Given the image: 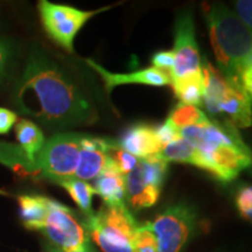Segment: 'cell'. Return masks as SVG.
Listing matches in <instances>:
<instances>
[{
    "mask_svg": "<svg viewBox=\"0 0 252 252\" xmlns=\"http://www.w3.org/2000/svg\"><path fill=\"white\" fill-rule=\"evenodd\" d=\"M11 97L20 115L52 130L97 121L96 109L74 78L40 49L28 54Z\"/></svg>",
    "mask_w": 252,
    "mask_h": 252,
    "instance_id": "cell-1",
    "label": "cell"
},
{
    "mask_svg": "<svg viewBox=\"0 0 252 252\" xmlns=\"http://www.w3.org/2000/svg\"><path fill=\"white\" fill-rule=\"evenodd\" d=\"M176 131L210 162L217 180H235L239 173L252 166V150L242 139L237 127L228 122L210 119L203 112L193 124Z\"/></svg>",
    "mask_w": 252,
    "mask_h": 252,
    "instance_id": "cell-2",
    "label": "cell"
},
{
    "mask_svg": "<svg viewBox=\"0 0 252 252\" xmlns=\"http://www.w3.org/2000/svg\"><path fill=\"white\" fill-rule=\"evenodd\" d=\"M203 13L220 72L242 87V72L252 65V31L234 11L220 2L204 4Z\"/></svg>",
    "mask_w": 252,
    "mask_h": 252,
    "instance_id": "cell-3",
    "label": "cell"
},
{
    "mask_svg": "<svg viewBox=\"0 0 252 252\" xmlns=\"http://www.w3.org/2000/svg\"><path fill=\"white\" fill-rule=\"evenodd\" d=\"M174 67L171 86L181 103L189 105L202 104V61L195 35V24L190 11L181 12L174 26Z\"/></svg>",
    "mask_w": 252,
    "mask_h": 252,
    "instance_id": "cell-4",
    "label": "cell"
},
{
    "mask_svg": "<svg viewBox=\"0 0 252 252\" xmlns=\"http://www.w3.org/2000/svg\"><path fill=\"white\" fill-rule=\"evenodd\" d=\"M202 104L212 116L224 118L235 127L252 125V105L241 86L231 83L208 60L202 61Z\"/></svg>",
    "mask_w": 252,
    "mask_h": 252,
    "instance_id": "cell-5",
    "label": "cell"
},
{
    "mask_svg": "<svg viewBox=\"0 0 252 252\" xmlns=\"http://www.w3.org/2000/svg\"><path fill=\"white\" fill-rule=\"evenodd\" d=\"M82 223L103 252H134L133 238L139 224L126 206L104 204Z\"/></svg>",
    "mask_w": 252,
    "mask_h": 252,
    "instance_id": "cell-6",
    "label": "cell"
},
{
    "mask_svg": "<svg viewBox=\"0 0 252 252\" xmlns=\"http://www.w3.org/2000/svg\"><path fill=\"white\" fill-rule=\"evenodd\" d=\"M82 137L83 134L69 132L49 138L36 159L40 176L54 184L75 178L80 160Z\"/></svg>",
    "mask_w": 252,
    "mask_h": 252,
    "instance_id": "cell-7",
    "label": "cell"
},
{
    "mask_svg": "<svg viewBox=\"0 0 252 252\" xmlns=\"http://www.w3.org/2000/svg\"><path fill=\"white\" fill-rule=\"evenodd\" d=\"M40 232L47 241L62 252L83 250L97 252L91 244L89 234L70 208L50 200L49 210Z\"/></svg>",
    "mask_w": 252,
    "mask_h": 252,
    "instance_id": "cell-8",
    "label": "cell"
},
{
    "mask_svg": "<svg viewBox=\"0 0 252 252\" xmlns=\"http://www.w3.org/2000/svg\"><path fill=\"white\" fill-rule=\"evenodd\" d=\"M168 162L160 157L138 159L125 175L126 201L135 210L154 206L159 200Z\"/></svg>",
    "mask_w": 252,
    "mask_h": 252,
    "instance_id": "cell-9",
    "label": "cell"
},
{
    "mask_svg": "<svg viewBox=\"0 0 252 252\" xmlns=\"http://www.w3.org/2000/svg\"><path fill=\"white\" fill-rule=\"evenodd\" d=\"M37 8L47 34L62 48L74 53V41L81 28L94 15L110 7H103L97 11H82L69 5L41 0Z\"/></svg>",
    "mask_w": 252,
    "mask_h": 252,
    "instance_id": "cell-10",
    "label": "cell"
},
{
    "mask_svg": "<svg viewBox=\"0 0 252 252\" xmlns=\"http://www.w3.org/2000/svg\"><path fill=\"white\" fill-rule=\"evenodd\" d=\"M159 252H181L197 228V214L187 203H176L149 223Z\"/></svg>",
    "mask_w": 252,
    "mask_h": 252,
    "instance_id": "cell-11",
    "label": "cell"
},
{
    "mask_svg": "<svg viewBox=\"0 0 252 252\" xmlns=\"http://www.w3.org/2000/svg\"><path fill=\"white\" fill-rule=\"evenodd\" d=\"M113 140L106 138L83 134L81 152L75 178L82 181H91L98 176L109 162V152Z\"/></svg>",
    "mask_w": 252,
    "mask_h": 252,
    "instance_id": "cell-12",
    "label": "cell"
},
{
    "mask_svg": "<svg viewBox=\"0 0 252 252\" xmlns=\"http://www.w3.org/2000/svg\"><path fill=\"white\" fill-rule=\"evenodd\" d=\"M87 63L94 71L98 72L108 93H111L116 87L124 86V84H145V86L165 87L171 86L172 83L171 77L166 72L154 67L140 69V70L128 72V74H116V72L106 70L105 68H103L102 65H99L93 60H87Z\"/></svg>",
    "mask_w": 252,
    "mask_h": 252,
    "instance_id": "cell-13",
    "label": "cell"
},
{
    "mask_svg": "<svg viewBox=\"0 0 252 252\" xmlns=\"http://www.w3.org/2000/svg\"><path fill=\"white\" fill-rule=\"evenodd\" d=\"M119 146L138 159L159 157L162 145L157 133V127L146 124L134 125L123 134Z\"/></svg>",
    "mask_w": 252,
    "mask_h": 252,
    "instance_id": "cell-14",
    "label": "cell"
},
{
    "mask_svg": "<svg viewBox=\"0 0 252 252\" xmlns=\"http://www.w3.org/2000/svg\"><path fill=\"white\" fill-rule=\"evenodd\" d=\"M94 188L105 206H126L125 175L111 159H109L103 172L94 179Z\"/></svg>",
    "mask_w": 252,
    "mask_h": 252,
    "instance_id": "cell-15",
    "label": "cell"
},
{
    "mask_svg": "<svg viewBox=\"0 0 252 252\" xmlns=\"http://www.w3.org/2000/svg\"><path fill=\"white\" fill-rule=\"evenodd\" d=\"M159 157L167 162L174 161L189 163V165L203 169V171L215 176V171H214L210 162L202 156L200 151L195 149L193 145L189 143L188 140L184 139L181 135H179L175 139L166 144L160 151Z\"/></svg>",
    "mask_w": 252,
    "mask_h": 252,
    "instance_id": "cell-16",
    "label": "cell"
},
{
    "mask_svg": "<svg viewBox=\"0 0 252 252\" xmlns=\"http://www.w3.org/2000/svg\"><path fill=\"white\" fill-rule=\"evenodd\" d=\"M50 200L37 194H23L18 197L19 216L25 228L40 232L48 214Z\"/></svg>",
    "mask_w": 252,
    "mask_h": 252,
    "instance_id": "cell-17",
    "label": "cell"
},
{
    "mask_svg": "<svg viewBox=\"0 0 252 252\" xmlns=\"http://www.w3.org/2000/svg\"><path fill=\"white\" fill-rule=\"evenodd\" d=\"M15 137H17L19 146L24 151L28 159L37 166V156L46 143L45 134L40 126L28 119H21L15 125Z\"/></svg>",
    "mask_w": 252,
    "mask_h": 252,
    "instance_id": "cell-18",
    "label": "cell"
},
{
    "mask_svg": "<svg viewBox=\"0 0 252 252\" xmlns=\"http://www.w3.org/2000/svg\"><path fill=\"white\" fill-rule=\"evenodd\" d=\"M0 163L25 175H40L39 167L28 159L20 146L0 141Z\"/></svg>",
    "mask_w": 252,
    "mask_h": 252,
    "instance_id": "cell-19",
    "label": "cell"
},
{
    "mask_svg": "<svg viewBox=\"0 0 252 252\" xmlns=\"http://www.w3.org/2000/svg\"><path fill=\"white\" fill-rule=\"evenodd\" d=\"M59 186L64 188L70 195V197L74 200V202L77 204L81 212L86 216L93 215V197L96 194L94 186L88 184L86 181L78 180L76 178L65 179V180L59 181Z\"/></svg>",
    "mask_w": 252,
    "mask_h": 252,
    "instance_id": "cell-20",
    "label": "cell"
},
{
    "mask_svg": "<svg viewBox=\"0 0 252 252\" xmlns=\"http://www.w3.org/2000/svg\"><path fill=\"white\" fill-rule=\"evenodd\" d=\"M17 48L15 43L7 36L0 35V86L4 84L14 69Z\"/></svg>",
    "mask_w": 252,
    "mask_h": 252,
    "instance_id": "cell-21",
    "label": "cell"
},
{
    "mask_svg": "<svg viewBox=\"0 0 252 252\" xmlns=\"http://www.w3.org/2000/svg\"><path fill=\"white\" fill-rule=\"evenodd\" d=\"M134 252H159L158 242L149 223L138 226L133 238Z\"/></svg>",
    "mask_w": 252,
    "mask_h": 252,
    "instance_id": "cell-22",
    "label": "cell"
},
{
    "mask_svg": "<svg viewBox=\"0 0 252 252\" xmlns=\"http://www.w3.org/2000/svg\"><path fill=\"white\" fill-rule=\"evenodd\" d=\"M235 204L241 216L252 223V185L239 186L235 195Z\"/></svg>",
    "mask_w": 252,
    "mask_h": 252,
    "instance_id": "cell-23",
    "label": "cell"
},
{
    "mask_svg": "<svg viewBox=\"0 0 252 252\" xmlns=\"http://www.w3.org/2000/svg\"><path fill=\"white\" fill-rule=\"evenodd\" d=\"M152 63L154 68L160 69L171 77L173 67H174V54H173L172 50L158 52L152 56Z\"/></svg>",
    "mask_w": 252,
    "mask_h": 252,
    "instance_id": "cell-24",
    "label": "cell"
},
{
    "mask_svg": "<svg viewBox=\"0 0 252 252\" xmlns=\"http://www.w3.org/2000/svg\"><path fill=\"white\" fill-rule=\"evenodd\" d=\"M235 13L252 31V0H238L234 2Z\"/></svg>",
    "mask_w": 252,
    "mask_h": 252,
    "instance_id": "cell-25",
    "label": "cell"
},
{
    "mask_svg": "<svg viewBox=\"0 0 252 252\" xmlns=\"http://www.w3.org/2000/svg\"><path fill=\"white\" fill-rule=\"evenodd\" d=\"M17 113L12 110L0 108V134H7L17 123Z\"/></svg>",
    "mask_w": 252,
    "mask_h": 252,
    "instance_id": "cell-26",
    "label": "cell"
},
{
    "mask_svg": "<svg viewBox=\"0 0 252 252\" xmlns=\"http://www.w3.org/2000/svg\"><path fill=\"white\" fill-rule=\"evenodd\" d=\"M241 84L247 94V96L250 99L252 105V65L245 68L241 75Z\"/></svg>",
    "mask_w": 252,
    "mask_h": 252,
    "instance_id": "cell-27",
    "label": "cell"
},
{
    "mask_svg": "<svg viewBox=\"0 0 252 252\" xmlns=\"http://www.w3.org/2000/svg\"><path fill=\"white\" fill-rule=\"evenodd\" d=\"M41 252H62V251L56 247H54L53 244H50L49 242H47V243L43 245L42 251H41Z\"/></svg>",
    "mask_w": 252,
    "mask_h": 252,
    "instance_id": "cell-28",
    "label": "cell"
}]
</instances>
